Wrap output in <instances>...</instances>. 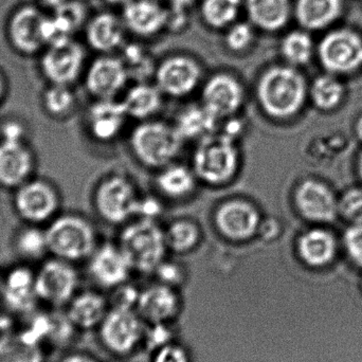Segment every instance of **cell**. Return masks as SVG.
I'll return each mask as SVG.
<instances>
[{
  "label": "cell",
  "mask_w": 362,
  "mask_h": 362,
  "mask_svg": "<svg viewBox=\"0 0 362 362\" xmlns=\"http://www.w3.org/2000/svg\"><path fill=\"white\" fill-rule=\"evenodd\" d=\"M163 284L174 287L182 283L185 278L182 265L177 262L168 261L167 259L158 266L154 272Z\"/></svg>",
  "instance_id": "7bdbcfd3"
},
{
  "label": "cell",
  "mask_w": 362,
  "mask_h": 362,
  "mask_svg": "<svg viewBox=\"0 0 362 362\" xmlns=\"http://www.w3.org/2000/svg\"><path fill=\"white\" fill-rule=\"evenodd\" d=\"M0 297L12 314L28 317L37 310L40 302L36 291L35 274L25 266H17L1 278Z\"/></svg>",
  "instance_id": "9a60e30c"
},
{
  "label": "cell",
  "mask_w": 362,
  "mask_h": 362,
  "mask_svg": "<svg viewBox=\"0 0 362 362\" xmlns=\"http://www.w3.org/2000/svg\"><path fill=\"white\" fill-rule=\"evenodd\" d=\"M305 78L291 65H274L266 68L255 85L257 105L266 117L276 121L293 118L305 101Z\"/></svg>",
  "instance_id": "6da1fadb"
},
{
  "label": "cell",
  "mask_w": 362,
  "mask_h": 362,
  "mask_svg": "<svg viewBox=\"0 0 362 362\" xmlns=\"http://www.w3.org/2000/svg\"><path fill=\"white\" fill-rule=\"evenodd\" d=\"M295 204L302 216L313 221L335 218L337 204L329 187L316 180H305L295 192Z\"/></svg>",
  "instance_id": "603a6c76"
},
{
  "label": "cell",
  "mask_w": 362,
  "mask_h": 362,
  "mask_svg": "<svg viewBox=\"0 0 362 362\" xmlns=\"http://www.w3.org/2000/svg\"><path fill=\"white\" fill-rule=\"evenodd\" d=\"M344 10V0H295L293 17L302 29L320 31L335 23Z\"/></svg>",
  "instance_id": "484cf974"
},
{
  "label": "cell",
  "mask_w": 362,
  "mask_h": 362,
  "mask_svg": "<svg viewBox=\"0 0 362 362\" xmlns=\"http://www.w3.org/2000/svg\"><path fill=\"white\" fill-rule=\"evenodd\" d=\"M242 8L244 0H202L200 18L210 29L225 31L238 21Z\"/></svg>",
  "instance_id": "836d02e7"
},
{
  "label": "cell",
  "mask_w": 362,
  "mask_h": 362,
  "mask_svg": "<svg viewBox=\"0 0 362 362\" xmlns=\"http://www.w3.org/2000/svg\"><path fill=\"white\" fill-rule=\"evenodd\" d=\"M15 208L31 223H42L52 218L59 206L57 189L44 180H28L17 187Z\"/></svg>",
  "instance_id": "2e32d148"
},
{
  "label": "cell",
  "mask_w": 362,
  "mask_h": 362,
  "mask_svg": "<svg viewBox=\"0 0 362 362\" xmlns=\"http://www.w3.org/2000/svg\"><path fill=\"white\" fill-rule=\"evenodd\" d=\"M240 161L238 141L215 133L198 142L192 157L191 168L200 182L221 187L235 178Z\"/></svg>",
  "instance_id": "3957f363"
},
{
  "label": "cell",
  "mask_w": 362,
  "mask_h": 362,
  "mask_svg": "<svg viewBox=\"0 0 362 362\" xmlns=\"http://www.w3.org/2000/svg\"><path fill=\"white\" fill-rule=\"evenodd\" d=\"M315 45L310 31L304 29L293 30L283 36L280 42V52L287 65L300 67L310 63L314 55Z\"/></svg>",
  "instance_id": "e575fe53"
},
{
  "label": "cell",
  "mask_w": 362,
  "mask_h": 362,
  "mask_svg": "<svg viewBox=\"0 0 362 362\" xmlns=\"http://www.w3.org/2000/svg\"><path fill=\"white\" fill-rule=\"evenodd\" d=\"M344 244L351 259L362 267V223H355L346 231Z\"/></svg>",
  "instance_id": "ee69618b"
},
{
  "label": "cell",
  "mask_w": 362,
  "mask_h": 362,
  "mask_svg": "<svg viewBox=\"0 0 362 362\" xmlns=\"http://www.w3.org/2000/svg\"><path fill=\"white\" fill-rule=\"evenodd\" d=\"M140 196L133 180L123 173H112L98 185L95 206L108 223L120 225L136 217Z\"/></svg>",
  "instance_id": "8992f818"
},
{
  "label": "cell",
  "mask_w": 362,
  "mask_h": 362,
  "mask_svg": "<svg viewBox=\"0 0 362 362\" xmlns=\"http://www.w3.org/2000/svg\"><path fill=\"white\" fill-rule=\"evenodd\" d=\"M295 0H244L248 21L259 31H282L293 17Z\"/></svg>",
  "instance_id": "d4e9b609"
},
{
  "label": "cell",
  "mask_w": 362,
  "mask_h": 362,
  "mask_svg": "<svg viewBox=\"0 0 362 362\" xmlns=\"http://www.w3.org/2000/svg\"><path fill=\"white\" fill-rule=\"evenodd\" d=\"M298 253L304 263L313 267L327 265L333 259L336 243L333 235L321 229L310 230L298 240Z\"/></svg>",
  "instance_id": "d6a6232c"
},
{
  "label": "cell",
  "mask_w": 362,
  "mask_h": 362,
  "mask_svg": "<svg viewBox=\"0 0 362 362\" xmlns=\"http://www.w3.org/2000/svg\"><path fill=\"white\" fill-rule=\"evenodd\" d=\"M129 142L138 163L156 171L175 163L185 144L173 124L155 118L138 123Z\"/></svg>",
  "instance_id": "7a4b0ae2"
},
{
  "label": "cell",
  "mask_w": 362,
  "mask_h": 362,
  "mask_svg": "<svg viewBox=\"0 0 362 362\" xmlns=\"http://www.w3.org/2000/svg\"><path fill=\"white\" fill-rule=\"evenodd\" d=\"M118 245L133 270L141 274H154L169 250L165 228L152 219L137 218L127 223L121 231Z\"/></svg>",
  "instance_id": "277c9868"
},
{
  "label": "cell",
  "mask_w": 362,
  "mask_h": 362,
  "mask_svg": "<svg viewBox=\"0 0 362 362\" xmlns=\"http://www.w3.org/2000/svg\"><path fill=\"white\" fill-rule=\"evenodd\" d=\"M357 133H358L359 138L362 139V118L357 123Z\"/></svg>",
  "instance_id": "6f0895ef"
},
{
  "label": "cell",
  "mask_w": 362,
  "mask_h": 362,
  "mask_svg": "<svg viewBox=\"0 0 362 362\" xmlns=\"http://www.w3.org/2000/svg\"><path fill=\"white\" fill-rule=\"evenodd\" d=\"M85 57L82 45L71 38L46 47L40 59V68L51 84L71 86L82 74Z\"/></svg>",
  "instance_id": "7c38bea8"
},
{
  "label": "cell",
  "mask_w": 362,
  "mask_h": 362,
  "mask_svg": "<svg viewBox=\"0 0 362 362\" xmlns=\"http://www.w3.org/2000/svg\"><path fill=\"white\" fill-rule=\"evenodd\" d=\"M127 31L142 38L154 37L167 29L169 8L156 0H133L123 8Z\"/></svg>",
  "instance_id": "ffe728a7"
},
{
  "label": "cell",
  "mask_w": 362,
  "mask_h": 362,
  "mask_svg": "<svg viewBox=\"0 0 362 362\" xmlns=\"http://www.w3.org/2000/svg\"><path fill=\"white\" fill-rule=\"evenodd\" d=\"M0 362H46V349L25 332L12 329L0 336Z\"/></svg>",
  "instance_id": "4dcf8cb0"
},
{
  "label": "cell",
  "mask_w": 362,
  "mask_h": 362,
  "mask_svg": "<svg viewBox=\"0 0 362 362\" xmlns=\"http://www.w3.org/2000/svg\"><path fill=\"white\" fill-rule=\"evenodd\" d=\"M154 362H189V359L182 348L174 344H167L159 349Z\"/></svg>",
  "instance_id": "f907efd6"
},
{
  "label": "cell",
  "mask_w": 362,
  "mask_h": 362,
  "mask_svg": "<svg viewBox=\"0 0 362 362\" xmlns=\"http://www.w3.org/2000/svg\"><path fill=\"white\" fill-rule=\"evenodd\" d=\"M123 63L125 64L129 78H135L137 82H146V76L150 74L151 71L154 72L156 67L151 64L150 57L146 55L144 49L139 46L127 47L123 52Z\"/></svg>",
  "instance_id": "60d3db41"
},
{
  "label": "cell",
  "mask_w": 362,
  "mask_h": 362,
  "mask_svg": "<svg viewBox=\"0 0 362 362\" xmlns=\"http://www.w3.org/2000/svg\"><path fill=\"white\" fill-rule=\"evenodd\" d=\"M262 218L261 212L255 204L242 198H232L217 206L213 221L223 238L243 243L257 236Z\"/></svg>",
  "instance_id": "ba28073f"
},
{
  "label": "cell",
  "mask_w": 362,
  "mask_h": 362,
  "mask_svg": "<svg viewBox=\"0 0 362 362\" xmlns=\"http://www.w3.org/2000/svg\"><path fill=\"white\" fill-rule=\"evenodd\" d=\"M178 297L173 287L153 285L140 293L137 306L142 318L154 323H165L173 318L178 310Z\"/></svg>",
  "instance_id": "83f0119b"
},
{
  "label": "cell",
  "mask_w": 362,
  "mask_h": 362,
  "mask_svg": "<svg viewBox=\"0 0 362 362\" xmlns=\"http://www.w3.org/2000/svg\"><path fill=\"white\" fill-rule=\"evenodd\" d=\"M17 252L23 259L36 261L42 259L49 252L46 231H40L37 228H27L21 230L16 238Z\"/></svg>",
  "instance_id": "74e56055"
},
{
  "label": "cell",
  "mask_w": 362,
  "mask_h": 362,
  "mask_svg": "<svg viewBox=\"0 0 362 362\" xmlns=\"http://www.w3.org/2000/svg\"><path fill=\"white\" fill-rule=\"evenodd\" d=\"M1 139L15 140V141L23 140V127L17 122L6 123L1 129Z\"/></svg>",
  "instance_id": "816d5d0a"
},
{
  "label": "cell",
  "mask_w": 362,
  "mask_h": 362,
  "mask_svg": "<svg viewBox=\"0 0 362 362\" xmlns=\"http://www.w3.org/2000/svg\"><path fill=\"white\" fill-rule=\"evenodd\" d=\"M36 291L40 304L48 308H63L76 295L78 274L72 263L64 259H48L35 272Z\"/></svg>",
  "instance_id": "52a82bcc"
},
{
  "label": "cell",
  "mask_w": 362,
  "mask_h": 362,
  "mask_svg": "<svg viewBox=\"0 0 362 362\" xmlns=\"http://www.w3.org/2000/svg\"><path fill=\"white\" fill-rule=\"evenodd\" d=\"M198 181L191 167L176 161L158 170L155 178L157 189L165 197L173 200L189 197L195 192Z\"/></svg>",
  "instance_id": "f546056e"
},
{
  "label": "cell",
  "mask_w": 362,
  "mask_h": 362,
  "mask_svg": "<svg viewBox=\"0 0 362 362\" xmlns=\"http://www.w3.org/2000/svg\"><path fill=\"white\" fill-rule=\"evenodd\" d=\"M121 100H95L86 112V127L95 141L110 144L122 134L129 120Z\"/></svg>",
  "instance_id": "ac0fdd59"
},
{
  "label": "cell",
  "mask_w": 362,
  "mask_h": 362,
  "mask_svg": "<svg viewBox=\"0 0 362 362\" xmlns=\"http://www.w3.org/2000/svg\"><path fill=\"white\" fill-rule=\"evenodd\" d=\"M76 103V95L67 85L51 84L44 95L45 110L53 117L67 116Z\"/></svg>",
  "instance_id": "ab89813d"
},
{
  "label": "cell",
  "mask_w": 362,
  "mask_h": 362,
  "mask_svg": "<svg viewBox=\"0 0 362 362\" xmlns=\"http://www.w3.org/2000/svg\"><path fill=\"white\" fill-rule=\"evenodd\" d=\"M131 80L121 57L102 54L91 62L85 76L87 91L95 100L116 99Z\"/></svg>",
  "instance_id": "5bb4252c"
},
{
  "label": "cell",
  "mask_w": 362,
  "mask_h": 362,
  "mask_svg": "<svg viewBox=\"0 0 362 362\" xmlns=\"http://www.w3.org/2000/svg\"><path fill=\"white\" fill-rule=\"evenodd\" d=\"M46 15L35 6H19L8 23V37L15 50L33 55L46 48L44 25Z\"/></svg>",
  "instance_id": "4fadbf2b"
},
{
  "label": "cell",
  "mask_w": 362,
  "mask_h": 362,
  "mask_svg": "<svg viewBox=\"0 0 362 362\" xmlns=\"http://www.w3.org/2000/svg\"><path fill=\"white\" fill-rule=\"evenodd\" d=\"M88 272L97 284L117 287L127 282L131 274V263L118 244L99 245L89 257Z\"/></svg>",
  "instance_id": "d6986e66"
},
{
  "label": "cell",
  "mask_w": 362,
  "mask_h": 362,
  "mask_svg": "<svg viewBox=\"0 0 362 362\" xmlns=\"http://www.w3.org/2000/svg\"><path fill=\"white\" fill-rule=\"evenodd\" d=\"M4 91H6V82H4V76L0 71V102L4 99Z\"/></svg>",
  "instance_id": "9f6ffc18"
},
{
  "label": "cell",
  "mask_w": 362,
  "mask_h": 362,
  "mask_svg": "<svg viewBox=\"0 0 362 362\" xmlns=\"http://www.w3.org/2000/svg\"><path fill=\"white\" fill-rule=\"evenodd\" d=\"M28 318L29 322L23 331L44 349L68 346L78 331L66 310L62 312L61 308H49L47 312L36 310Z\"/></svg>",
  "instance_id": "e0dca14e"
},
{
  "label": "cell",
  "mask_w": 362,
  "mask_h": 362,
  "mask_svg": "<svg viewBox=\"0 0 362 362\" xmlns=\"http://www.w3.org/2000/svg\"><path fill=\"white\" fill-rule=\"evenodd\" d=\"M1 278H2V276H0V285H1Z\"/></svg>",
  "instance_id": "91938a15"
},
{
  "label": "cell",
  "mask_w": 362,
  "mask_h": 362,
  "mask_svg": "<svg viewBox=\"0 0 362 362\" xmlns=\"http://www.w3.org/2000/svg\"><path fill=\"white\" fill-rule=\"evenodd\" d=\"M171 337V331L168 329V327H165V323H154L146 333L148 346L153 350H155V349L159 350V349L169 344Z\"/></svg>",
  "instance_id": "c3c4849f"
},
{
  "label": "cell",
  "mask_w": 362,
  "mask_h": 362,
  "mask_svg": "<svg viewBox=\"0 0 362 362\" xmlns=\"http://www.w3.org/2000/svg\"><path fill=\"white\" fill-rule=\"evenodd\" d=\"M257 31L259 30L248 19L235 21L225 30L223 45L234 54L248 52L257 42Z\"/></svg>",
  "instance_id": "8d00e7d4"
},
{
  "label": "cell",
  "mask_w": 362,
  "mask_h": 362,
  "mask_svg": "<svg viewBox=\"0 0 362 362\" xmlns=\"http://www.w3.org/2000/svg\"><path fill=\"white\" fill-rule=\"evenodd\" d=\"M10 331H12L10 319L8 317L0 316V336Z\"/></svg>",
  "instance_id": "db71d44e"
},
{
  "label": "cell",
  "mask_w": 362,
  "mask_h": 362,
  "mask_svg": "<svg viewBox=\"0 0 362 362\" xmlns=\"http://www.w3.org/2000/svg\"><path fill=\"white\" fill-rule=\"evenodd\" d=\"M57 362H95V359L81 353H70L62 357Z\"/></svg>",
  "instance_id": "f5cc1de1"
},
{
  "label": "cell",
  "mask_w": 362,
  "mask_h": 362,
  "mask_svg": "<svg viewBox=\"0 0 362 362\" xmlns=\"http://www.w3.org/2000/svg\"><path fill=\"white\" fill-rule=\"evenodd\" d=\"M246 129V121L240 118L238 115H235L221 120L217 133H221V135L238 142V139L244 136Z\"/></svg>",
  "instance_id": "f6af8a7d"
},
{
  "label": "cell",
  "mask_w": 362,
  "mask_h": 362,
  "mask_svg": "<svg viewBox=\"0 0 362 362\" xmlns=\"http://www.w3.org/2000/svg\"><path fill=\"white\" fill-rule=\"evenodd\" d=\"M281 231V223L276 218H262L257 236L263 242L270 243L279 238Z\"/></svg>",
  "instance_id": "681fc988"
},
{
  "label": "cell",
  "mask_w": 362,
  "mask_h": 362,
  "mask_svg": "<svg viewBox=\"0 0 362 362\" xmlns=\"http://www.w3.org/2000/svg\"><path fill=\"white\" fill-rule=\"evenodd\" d=\"M155 84L168 97H187L199 87L202 69L197 59L185 54L171 55L156 66Z\"/></svg>",
  "instance_id": "8fae6325"
},
{
  "label": "cell",
  "mask_w": 362,
  "mask_h": 362,
  "mask_svg": "<svg viewBox=\"0 0 362 362\" xmlns=\"http://www.w3.org/2000/svg\"><path fill=\"white\" fill-rule=\"evenodd\" d=\"M141 333L139 317L131 308H115L102 321V340L108 349L117 353L131 351Z\"/></svg>",
  "instance_id": "44dd1931"
},
{
  "label": "cell",
  "mask_w": 362,
  "mask_h": 362,
  "mask_svg": "<svg viewBox=\"0 0 362 362\" xmlns=\"http://www.w3.org/2000/svg\"><path fill=\"white\" fill-rule=\"evenodd\" d=\"M163 91L156 84L137 82L125 90L121 102L129 119L146 121L154 119L163 105Z\"/></svg>",
  "instance_id": "f1b7e54d"
},
{
  "label": "cell",
  "mask_w": 362,
  "mask_h": 362,
  "mask_svg": "<svg viewBox=\"0 0 362 362\" xmlns=\"http://www.w3.org/2000/svg\"><path fill=\"white\" fill-rule=\"evenodd\" d=\"M359 170H361V175L362 177V155L361 157V163H359Z\"/></svg>",
  "instance_id": "680465c9"
},
{
  "label": "cell",
  "mask_w": 362,
  "mask_h": 362,
  "mask_svg": "<svg viewBox=\"0 0 362 362\" xmlns=\"http://www.w3.org/2000/svg\"><path fill=\"white\" fill-rule=\"evenodd\" d=\"M66 308L68 317L78 329H91L106 316V301L95 291L76 293Z\"/></svg>",
  "instance_id": "1f68e13d"
},
{
  "label": "cell",
  "mask_w": 362,
  "mask_h": 362,
  "mask_svg": "<svg viewBox=\"0 0 362 362\" xmlns=\"http://www.w3.org/2000/svg\"><path fill=\"white\" fill-rule=\"evenodd\" d=\"M139 296V291L132 285H124V283L119 285L112 297V301L116 306L115 308H131L137 304Z\"/></svg>",
  "instance_id": "7dc6e473"
},
{
  "label": "cell",
  "mask_w": 362,
  "mask_h": 362,
  "mask_svg": "<svg viewBox=\"0 0 362 362\" xmlns=\"http://www.w3.org/2000/svg\"><path fill=\"white\" fill-rule=\"evenodd\" d=\"M245 100L244 85L229 72L212 74L200 90V103L221 121L238 115Z\"/></svg>",
  "instance_id": "30bf717a"
},
{
  "label": "cell",
  "mask_w": 362,
  "mask_h": 362,
  "mask_svg": "<svg viewBox=\"0 0 362 362\" xmlns=\"http://www.w3.org/2000/svg\"><path fill=\"white\" fill-rule=\"evenodd\" d=\"M104 1L110 4V6H121V8H123L125 6H127L129 2L133 1V0H104Z\"/></svg>",
  "instance_id": "11a10c76"
},
{
  "label": "cell",
  "mask_w": 362,
  "mask_h": 362,
  "mask_svg": "<svg viewBox=\"0 0 362 362\" xmlns=\"http://www.w3.org/2000/svg\"><path fill=\"white\" fill-rule=\"evenodd\" d=\"M125 28L122 17L110 12H102L89 19L86 25V40L91 49L110 54L122 48L124 44Z\"/></svg>",
  "instance_id": "cb8c5ba5"
},
{
  "label": "cell",
  "mask_w": 362,
  "mask_h": 362,
  "mask_svg": "<svg viewBox=\"0 0 362 362\" xmlns=\"http://www.w3.org/2000/svg\"><path fill=\"white\" fill-rule=\"evenodd\" d=\"M313 101L321 110H331L338 105L342 95L344 87L341 83L332 76H319L315 80L312 89Z\"/></svg>",
  "instance_id": "f35d334b"
},
{
  "label": "cell",
  "mask_w": 362,
  "mask_h": 362,
  "mask_svg": "<svg viewBox=\"0 0 362 362\" xmlns=\"http://www.w3.org/2000/svg\"><path fill=\"white\" fill-rule=\"evenodd\" d=\"M33 156L23 140L0 141V185L19 187L29 180L33 170Z\"/></svg>",
  "instance_id": "7402d4cb"
},
{
  "label": "cell",
  "mask_w": 362,
  "mask_h": 362,
  "mask_svg": "<svg viewBox=\"0 0 362 362\" xmlns=\"http://www.w3.org/2000/svg\"><path fill=\"white\" fill-rule=\"evenodd\" d=\"M46 236L49 252L69 263L89 259L99 246L93 223L78 215L57 217L46 230Z\"/></svg>",
  "instance_id": "5b68a950"
},
{
  "label": "cell",
  "mask_w": 362,
  "mask_h": 362,
  "mask_svg": "<svg viewBox=\"0 0 362 362\" xmlns=\"http://www.w3.org/2000/svg\"><path fill=\"white\" fill-rule=\"evenodd\" d=\"M163 212V204L154 196H140L138 202L136 217L137 218L152 219L156 221L157 217Z\"/></svg>",
  "instance_id": "bcb514c9"
},
{
  "label": "cell",
  "mask_w": 362,
  "mask_h": 362,
  "mask_svg": "<svg viewBox=\"0 0 362 362\" xmlns=\"http://www.w3.org/2000/svg\"><path fill=\"white\" fill-rule=\"evenodd\" d=\"M221 120L202 103L185 106L176 115L173 125L183 141H197L217 133Z\"/></svg>",
  "instance_id": "4316f807"
},
{
  "label": "cell",
  "mask_w": 362,
  "mask_h": 362,
  "mask_svg": "<svg viewBox=\"0 0 362 362\" xmlns=\"http://www.w3.org/2000/svg\"><path fill=\"white\" fill-rule=\"evenodd\" d=\"M318 55L329 71H355L362 67V36L351 29L333 30L321 40Z\"/></svg>",
  "instance_id": "9c48e42d"
},
{
  "label": "cell",
  "mask_w": 362,
  "mask_h": 362,
  "mask_svg": "<svg viewBox=\"0 0 362 362\" xmlns=\"http://www.w3.org/2000/svg\"><path fill=\"white\" fill-rule=\"evenodd\" d=\"M168 248L175 253H187L195 249L202 238L199 225L192 219L180 218L165 228Z\"/></svg>",
  "instance_id": "d590c367"
},
{
  "label": "cell",
  "mask_w": 362,
  "mask_h": 362,
  "mask_svg": "<svg viewBox=\"0 0 362 362\" xmlns=\"http://www.w3.org/2000/svg\"><path fill=\"white\" fill-rule=\"evenodd\" d=\"M342 214L354 221L355 223H362V189H351L342 197L339 204Z\"/></svg>",
  "instance_id": "b9f144b4"
}]
</instances>
